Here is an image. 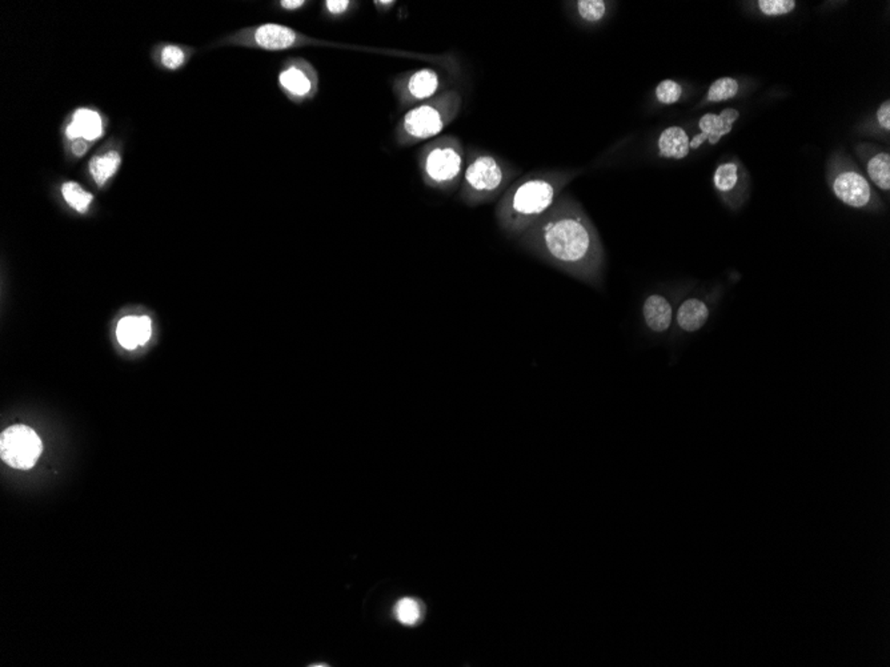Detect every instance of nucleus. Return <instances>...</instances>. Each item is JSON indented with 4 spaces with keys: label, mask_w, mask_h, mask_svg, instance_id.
<instances>
[{
    "label": "nucleus",
    "mask_w": 890,
    "mask_h": 667,
    "mask_svg": "<svg viewBox=\"0 0 890 667\" xmlns=\"http://www.w3.org/2000/svg\"><path fill=\"white\" fill-rule=\"evenodd\" d=\"M517 239L528 252L571 278L596 288L602 286L604 247L597 228L572 196H560Z\"/></svg>",
    "instance_id": "f257e3e1"
},
{
    "label": "nucleus",
    "mask_w": 890,
    "mask_h": 667,
    "mask_svg": "<svg viewBox=\"0 0 890 667\" xmlns=\"http://www.w3.org/2000/svg\"><path fill=\"white\" fill-rule=\"evenodd\" d=\"M575 177L572 172H540L523 177L508 188L499 203L496 217L501 230L519 238L530 225L540 219L563 195V190Z\"/></svg>",
    "instance_id": "f03ea898"
},
{
    "label": "nucleus",
    "mask_w": 890,
    "mask_h": 667,
    "mask_svg": "<svg viewBox=\"0 0 890 667\" xmlns=\"http://www.w3.org/2000/svg\"><path fill=\"white\" fill-rule=\"evenodd\" d=\"M463 99L456 90H447L437 97L412 107L404 114L395 129L400 147H411L440 135L461 114Z\"/></svg>",
    "instance_id": "7ed1b4c3"
},
{
    "label": "nucleus",
    "mask_w": 890,
    "mask_h": 667,
    "mask_svg": "<svg viewBox=\"0 0 890 667\" xmlns=\"http://www.w3.org/2000/svg\"><path fill=\"white\" fill-rule=\"evenodd\" d=\"M463 145L455 137L430 140L419 153V167L428 187L448 191L461 183L464 174Z\"/></svg>",
    "instance_id": "20e7f679"
},
{
    "label": "nucleus",
    "mask_w": 890,
    "mask_h": 667,
    "mask_svg": "<svg viewBox=\"0 0 890 667\" xmlns=\"http://www.w3.org/2000/svg\"><path fill=\"white\" fill-rule=\"evenodd\" d=\"M826 180L837 200L850 208L866 212H878L884 208L868 177L844 153L831 156Z\"/></svg>",
    "instance_id": "39448f33"
},
{
    "label": "nucleus",
    "mask_w": 890,
    "mask_h": 667,
    "mask_svg": "<svg viewBox=\"0 0 890 667\" xmlns=\"http://www.w3.org/2000/svg\"><path fill=\"white\" fill-rule=\"evenodd\" d=\"M514 177L511 169L496 156L474 153L464 169L461 198L469 204L493 200L508 187Z\"/></svg>",
    "instance_id": "423d86ee"
},
{
    "label": "nucleus",
    "mask_w": 890,
    "mask_h": 667,
    "mask_svg": "<svg viewBox=\"0 0 890 667\" xmlns=\"http://www.w3.org/2000/svg\"><path fill=\"white\" fill-rule=\"evenodd\" d=\"M220 46L244 47L260 51L281 52L287 50L316 46L320 42L279 23H262L241 28L217 42Z\"/></svg>",
    "instance_id": "0eeeda50"
},
{
    "label": "nucleus",
    "mask_w": 890,
    "mask_h": 667,
    "mask_svg": "<svg viewBox=\"0 0 890 667\" xmlns=\"http://www.w3.org/2000/svg\"><path fill=\"white\" fill-rule=\"evenodd\" d=\"M43 451V443L35 430L26 425L7 428L0 436V457L14 469L30 470Z\"/></svg>",
    "instance_id": "6e6552de"
},
{
    "label": "nucleus",
    "mask_w": 890,
    "mask_h": 667,
    "mask_svg": "<svg viewBox=\"0 0 890 667\" xmlns=\"http://www.w3.org/2000/svg\"><path fill=\"white\" fill-rule=\"evenodd\" d=\"M278 83L279 89L289 102L303 105L315 99L319 94L320 79L312 63L302 57H292L281 65Z\"/></svg>",
    "instance_id": "1a4fd4ad"
},
{
    "label": "nucleus",
    "mask_w": 890,
    "mask_h": 667,
    "mask_svg": "<svg viewBox=\"0 0 890 667\" xmlns=\"http://www.w3.org/2000/svg\"><path fill=\"white\" fill-rule=\"evenodd\" d=\"M443 87V81L437 71L432 68L409 71L396 76L392 90L400 107H416L432 98L437 97Z\"/></svg>",
    "instance_id": "9d476101"
},
{
    "label": "nucleus",
    "mask_w": 890,
    "mask_h": 667,
    "mask_svg": "<svg viewBox=\"0 0 890 667\" xmlns=\"http://www.w3.org/2000/svg\"><path fill=\"white\" fill-rule=\"evenodd\" d=\"M713 187L725 206L738 209L748 199V174L737 161H725L714 171Z\"/></svg>",
    "instance_id": "9b49d317"
},
{
    "label": "nucleus",
    "mask_w": 890,
    "mask_h": 667,
    "mask_svg": "<svg viewBox=\"0 0 890 667\" xmlns=\"http://www.w3.org/2000/svg\"><path fill=\"white\" fill-rule=\"evenodd\" d=\"M106 132V122L102 114L95 108L82 107L74 111L65 126L66 142L84 140L94 145L102 139Z\"/></svg>",
    "instance_id": "f8f14e48"
},
{
    "label": "nucleus",
    "mask_w": 890,
    "mask_h": 667,
    "mask_svg": "<svg viewBox=\"0 0 890 667\" xmlns=\"http://www.w3.org/2000/svg\"><path fill=\"white\" fill-rule=\"evenodd\" d=\"M738 118H740V113L733 108H727L719 115L717 114H705V115L701 116L700 121H698L700 134L696 135L690 140V150H697L705 142L712 145H717L722 137L732 132L733 126Z\"/></svg>",
    "instance_id": "ddd939ff"
},
{
    "label": "nucleus",
    "mask_w": 890,
    "mask_h": 667,
    "mask_svg": "<svg viewBox=\"0 0 890 667\" xmlns=\"http://www.w3.org/2000/svg\"><path fill=\"white\" fill-rule=\"evenodd\" d=\"M642 318L652 334H668L674 321L672 302L664 294H650L642 304Z\"/></svg>",
    "instance_id": "4468645a"
},
{
    "label": "nucleus",
    "mask_w": 890,
    "mask_h": 667,
    "mask_svg": "<svg viewBox=\"0 0 890 667\" xmlns=\"http://www.w3.org/2000/svg\"><path fill=\"white\" fill-rule=\"evenodd\" d=\"M860 158L865 163L869 182L877 188L889 192L890 191V155L887 151L877 150L868 145H858L855 148Z\"/></svg>",
    "instance_id": "2eb2a0df"
},
{
    "label": "nucleus",
    "mask_w": 890,
    "mask_h": 667,
    "mask_svg": "<svg viewBox=\"0 0 890 667\" xmlns=\"http://www.w3.org/2000/svg\"><path fill=\"white\" fill-rule=\"evenodd\" d=\"M711 305L700 297H689L674 313L677 328L682 334H692L701 331L711 318Z\"/></svg>",
    "instance_id": "dca6fc26"
},
{
    "label": "nucleus",
    "mask_w": 890,
    "mask_h": 667,
    "mask_svg": "<svg viewBox=\"0 0 890 667\" xmlns=\"http://www.w3.org/2000/svg\"><path fill=\"white\" fill-rule=\"evenodd\" d=\"M122 158L121 151L114 147L103 148L99 153L92 156L89 163V172L95 184L99 188L105 187L121 169Z\"/></svg>",
    "instance_id": "f3484780"
},
{
    "label": "nucleus",
    "mask_w": 890,
    "mask_h": 667,
    "mask_svg": "<svg viewBox=\"0 0 890 667\" xmlns=\"http://www.w3.org/2000/svg\"><path fill=\"white\" fill-rule=\"evenodd\" d=\"M658 155L664 159L681 161L690 153V139L681 127H669L661 132L658 140Z\"/></svg>",
    "instance_id": "a211bd4d"
},
{
    "label": "nucleus",
    "mask_w": 890,
    "mask_h": 667,
    "mask_svg": "<svg viewBox=\"0 0 890 667\" xmlns=\"http://www.w3.org/2000/svg\"><path fill=\"white\" fill-rule=\"evenodd\" d=\"M195 50L182 44H159L154 50V59L159 67L167 71H177L190 62Z\"/></svg>",
    "instance_id": "6ab92c4d"
},
{
    "label": "nucleus",
    "mask_w": 890,
    "mask_h": 667,
    "mask_svg": "<svg viewBox=\"0 0 890 667\" xmlns=\"http://www.w3.org/2000/svg\"><path fill=\"white\" fill-rule=\"evenodd\" d=\"M60 192L66 203L78 214L86 215L94 201V195L76 182L63 183Z\"/></svg>",
    "instance_id": "aec40b11"
},
{
    "label": "nucleus",
    "mask_w": 890,
    "mask_h": 667,
    "mask_svg": "<svg viewBox=\"0 0 890 667\" xmlns=\"http://www.w3.org/2000/svg\"><path fill=\"white\" fill-rule=\"evenodd\" d=\"M139 318L127 316L119 321L116 337L124 349L132 350L140 345Z\"/></svg>",
    "instance_id": "412c9836"
},
{
    "label": "nucleus",
    "mask_w": 890,
    "mask_h": 667,
    "mask_svg": "<svg viewBox=\"0 0 890 667\" xmlns=\"http://www.w3.org/2000/svg\"><path fill=\"white\" fill-rule=\"evenodd\" d=\"M738 91H740V84L736 79L728 78V76L719 78L709 87L706 102H727V100L737 97Z\"/></svg>",
    "instance_id": "4be33fe9"
},
{
    "label": "nucleus",
    "mask_w": 890,
    "mask_h": 667,
    "mask_svg": "<svg viewBox=\"0 0 890 667\" xmlns=\"http://www.w3.org/2000/svg\"><path fill=\"white\" fill-rule=\"evenodd\" d=\"M579 17L588 23H599L607 17L608 4L603 0H579L576 2Z\"/></svg>",
    "instance_id": "5701e85b"
},
{
    "label": "nucleus",
    "mask_w": 890,
    "mask_h": 667,
    "mask_svg": "<svg viewBox=\"0 0 890 667\" xmlns=\"http://www.w3.org/2000/svg\"><path fill=\"white\" fill-rule=\"evenodd\" d=\"M393 614L400 624L413 626L421 619V605L413 598H403L396 603Z\"/></svg>",
    "instance_id": "b1692460"
},
{
    "label": "nucleus",
    "mask_w": 890,
    "mask_h": 667,
    "mask_svg": "<svg viewBox=\"0 0 890 667\" xmlns=\"http://www.w3.org/2000/svg\"><path fill=\"white\" fill-rule=\"evenodd\" d=\"M682 92H684V89H682L681 84L677 83L676 81H672V79H666V81L661 82L655 90L656 99L661 105L666 106L680 102L682 98Z\"/></svg>",
    "instance_id": "393cba45"
},
{
    "label": "nucleus",
    "mask_w": 890,
    "mask_h": 667,
    "mask_svg": "<svg viewBox=\"0 0 890 667\" xmlns=\"http://www.w3.org/2000/svg\"><path fill=\"white\" fill-rule=\"evenodd\" d=\"M756 4L765 17H783L791 14L797 7L794 0H760Z\"/></svg>",
    "instance_id": "a878e982"
},
{
    "label": "nucleus",
    "mask_w": 890,
    "mask_h": 667,
    "mask_svg": "<svg viewBox=\"0 0 890 667\" xmlns=\"http://www.w3.org/2000/svg\"><path fill=\"white\" fill-rule=\"evenodd\" d=\"M356 6L358 4L350 2V0H326L323 4V10L327 17L337 20V18L350 14L353 9H356Z\"/></svg>",
    "instance_id": "bb28decb"
},
{
    "label": "nucleus",
    "mask_w": 890,
    "mask_h": 667,
    "mask_svg": "<svg viewBox=\"0 0 890 667\" xmlns=\"http://www.w3.org/2000/svg\"><path fill=\"white\" fill-rule=\"evenodd\" d=\"M877 122H878V126L881 127L884 131H890V102L889 100H885L881 106H879L878 110L876 114Z\"/></svg>",
    "instance_id": "cd10ccee"
},
{
    "label": "nucleus",
    "mask_w": 890,
    "mask_h": 667,
    "mask_svg": "<svg viewBox=\"0 0 890 667\" xmlns=\"http://www.w3.org/2000/svg\"><path fill=\"white\" fill-rule=\"evenodd\" d=\"M139 331H140V345L147 344L148 340L151 337V318L148 316H140L139 318Z\"/></svg>",
    "instance_id": "c85d7f7f"
},
{
    "label": "nucleus",
    "mask_w": 890,
    "mask_h": 667,
    "mask_svg": "<svg viewBox=\"0 0 890 667\" xmlns=\"http://www.w3.org/2000/svg\"><path fill=\"white\" fill-rule=\"evenodd\" d=\"M67 145H70V153L78 159L83 158L92 145L90 143L84 142V140H74V142L67 143Z\"/></svg>",
    "instance_id": "c756f323"
},
{
    "label": "nucleus",
    "mask_w": 890,
    "mask_h": 667,
    "mask_svg": "<svg viewBox=\"0 0 890 667\" xmlns=\"http://www.w3.org/2000/svg\"><path fill=\"white\" fill-rule=\"evenodd\" d=\"M278 4L284 12H299L303 7L307 6L308 4L305 0H281Z\"/></svg>",
    "instance_id": "7c9ffc66"
},
{
    "label": "nucleus",
    "mask_w": 890,
    "mask_h": 667,
    "mask_svg": "<svg viewBox=\"0 0 890 667\" xmlns=\"http://www.w3.org/2000/svg\"><path fill=\"white\" fill-rule=\"evenodd\" d=\"M374 7H376L377 12H390V9H393L396 2H393V0H388V2H384V0H374Z\"/></svg>",
    "instance_id": "2f4dec72"
}]
</instances>
